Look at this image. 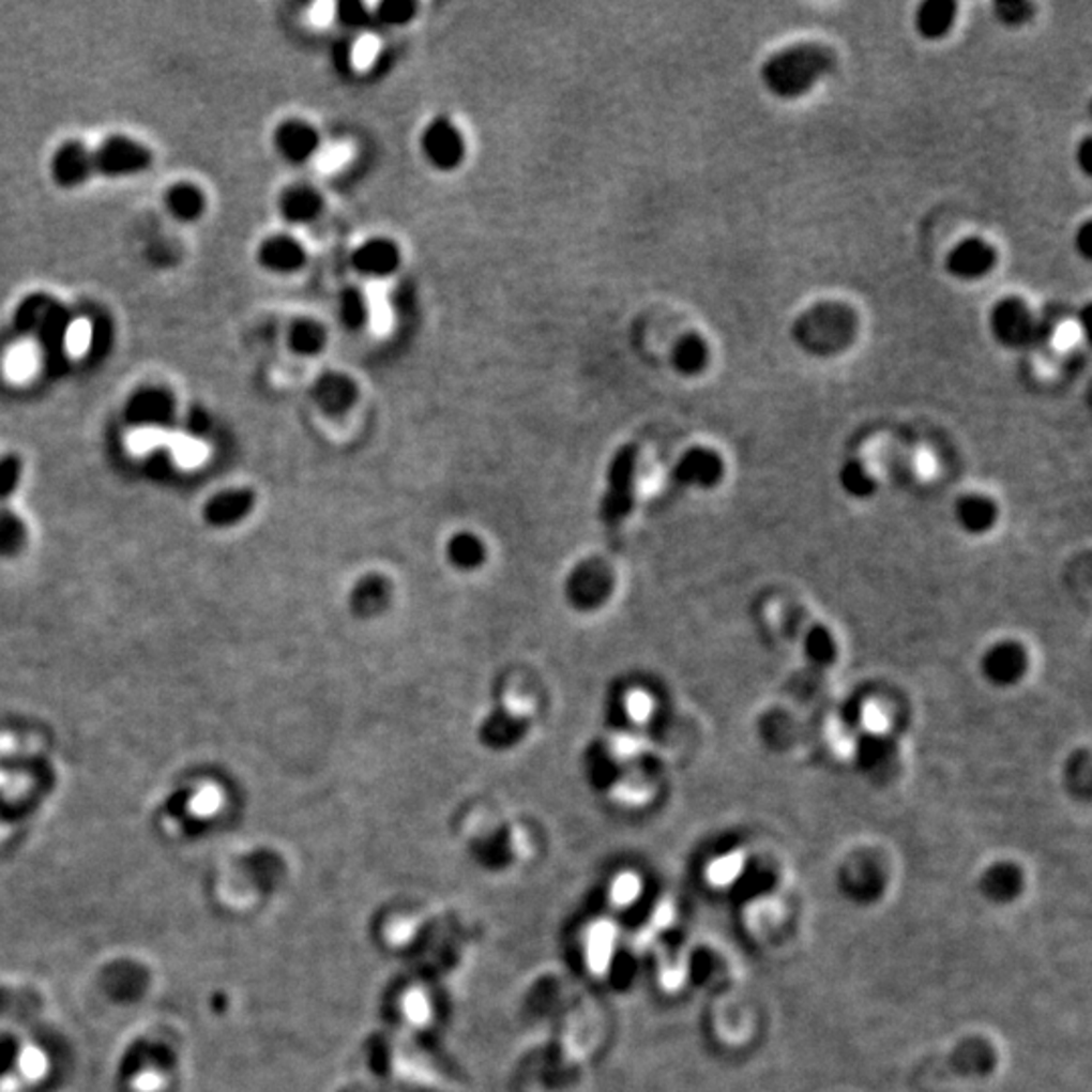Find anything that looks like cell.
<instances>
[{"label": "cell", "instance_id": "6da1fadb", "mask_svg": "<svg viewBox=\"0 0 1092 1092\" xmlns=\"http://www.w3.org/2000/svg\"><path fill=\"white\" fill-rule=\"evenodd\" d=\"M837 57L828 45L800 43L764 59L761 79L782 100H798L814 90L821 77L836 70Z\"/></svg>", "mask_w": 1092, "mask_h": 1092}, {"label": "cell", "instance_id": "7a4b0ae2", "mask_svg": "<svg viewBox=\"0 0 1092 1092\" xmlns=\"http://www.w3.org/2000/svg\"><path fill=\"white\" fill-rule=\"evenodd\" d=\"M13 324L20 334L33 336L47 354L61 359L72 336L73 314L51 293L33 291L18 302Z\"/></svg>", "mask_w": 1092, "mask_h": 1092}, {"label": "cell", "instance_id": "3957f363", "mask_svg": "<svg viewBox=\"0 0 1092 1092\" xmlns=\"http://www.w3.org/2000/svg\"><path fill=\"white\" fill-rule=\"evenodd\" d=\"M93 164L95 175H102L109 181L134 179L152 168L154 154L145 142L132 136L111 134L93 148Z\"/></svg>", "mask_w": 1092, "mask_h": 1092}, {"label": "cell", "instance_id": "277c9868", "mask_svg": "<svg viewBox=\"0 0 1092 1092\" xmlns=\"http://www.w3.org/2000/svg\"><path fill=\"white\" fill-rule=\"evenodd\" d=\"M636 468V448L621 445L607 470V488L601 502V518L605 525H618L630 514L634 504Z\"/></svg>", "mask_w": 1092, "mask_h": 1092}, {"label": "cell", "instance_id": "5b68a950", "mask_svg": "<svg viewBox=\"0 0 1092 1092\" xmlns=\"http://www.w3.org/2000/svg\"><path fill=\"white\" fill-rule=\"evenodd\" d=\"M179 418V400L163 384H142L124 403V421L136 429H168Z\"/></svg>", "mask_w": 1092, "mask_h": 1092}, {"label": "cell", "instance_id": "8992f818", "mask_svg": "<svg viewBox=\"0 0 1092 1092\" xmlns=\"http://www.w3.org/2000/svg\"><path fill=\"white\" fill-rule=\"evenodd\" d=\"M421 152L439 172H454L468 156V142L461 127L450 116H436L421 132Z\"/></svg>", "mask_w": 1092, "mask_h": 1092}, {"label": "cell", "instance_id": "52a82bcc", "mask_svg": "<svg viewBox=\"0 0 1092 1092\" xmlns=\"http://www.w3.org/2000/svg\"><path fill=\"white\" fill-rule=\"evenodd\" d=\"M991 336L1005 348H1026L1042 336V327L1021 298H1003L989 314Z\"/></svg>", "mask_w": 1092, "mask_h": 1092}, {"label": "cell", "instance_id": "ba28073f", "mask_svg": "<svg viewBox=\"0 0 1092 1092\" xmlns=\"http://www.w3.org/2000/svg\"><path fill=\"white\" fill-rule=\"evenodd\" d=\"M49 177L55 186L75 191L95 177L93 150L81 140H65L57 146L49 158Z\"/></svg>", "mask_w": 1092, "mask_h": 1092}, {"label": "cell", "instance_id": "9c48e42d", "mask_svg": "<svg viewBox=\"0 0 1092 1092\" xmlns=\"http://www.w3.org/2000/svg\"><path fill=\"white\" fill-rule=\"evenodd\" d=\"M273 148L286 163L306 164L320 152L322 136L304 118H286L273 130Z\"/></svg>", "mask_w": 1092, "mask_h": 1092}, {"label": "cell", "instance_id": "30bf717a", "mask_svg": "<svg viewBox=\"0 0 1092 1092\" xmlns=\"http://www.w3.org/2000/svg\"><path fill=\"white\" fill-rule=\"evenodd\" d=\"M255 259L259 268L266 272L273 275H291L304 270V266L308 263V249L291 233H273L257 245Z\"/></svg>", "mask_w": 1092, "mask_h": 1092}, {"label": "cell", "instance_id": "8fae6325", "mask_svg": "<svg viewBox=\"0 0 1092 1092\" xmlns=\"http://www.w3.org/2000/svg\"><path fill=\"white\" fill-rule=\"evenodd\" d=\"M403 263V252L399 243L391 237L375 236L364 239L350 255V266L357 273L373 279L389 277L399 272Z\"/></svg>", "mask_w": 1092, "mask_h": 1092}, {"label": "cell", "instance_id": "7c38bea8", "mask_svg": "<svg viewBox=\"0 0 1092 1092\" xmlns=\"http://www.w3.org/2000/svg\"><path fill=\"white\" fill-rule=\"evenodd\" d=\"M998 263V252L980 237H969L957 243L946 255V272L964 282L982 279Z\"/></svg>", "mask_w": 1092, "mask_h": 1092}, {"label": "cell", "instance_id": "4fadbf2b", "mask_svg": "<svg viewBox=\"0 0 1092 1092\" xmlns=\"http://www.w3.org/2000/svg\"><path fill=\"white\" fill-rule=\"evenodd\" d=\"M327 209L324 195L308 182L286 186L277 197V213L288 225L304 227L322 217Z\"/></svg>", "mask_w": 1092, "mask_h": 1092}, {"label": "cell", "instance_id": "5bb4252c", "mask_svg": "<svg viewBox=\"0 0 1092 1092\" xmlns=\"http://www.w3.org/2000/svg\"><path fill=\"white\" fill-rule=\"evenodd\" d=\"M359 384L343 370H327L312 384L314 403L328 415H343L359 399Z\"/></svg>", "mask_w": 1092, "mask_h": 1092}, {"label": "cell", "instance_id": "9a60e30c", "mask_svg": "<svg viewBox=\"0 0 1092 1092\" xmlns=\"http://www.w3.org/2000/svg\"><path fill=\"white\" fill-rule=\"evenodd\" d=\"M844 306H832V304H823V306H816L809 314H805L803 318H800L798 322V338L801 340H812L814 343V350H818L819 340L823 336V332H834L839 343L848 345L852 343V336L855 332V318L854 314H848L846 318H841L839 322H836L834 327H830L837 316L844 312Z\"/></svg>", "mask_w": 1092, "mask_h": 1092}, {"label": "cell", "instance_id": "2e32d148", "mask_svg": "<svg viewBox=\"0 0 1092 1092\" xmlns=\"http://www.w3.org/2000/svg\"><path fill=\"white\" fill-rule=\"evenodd\" d=\"M164 211L168 217L193 225L204 217L209 209V199L204 188L193 181H177L166 186L163 195Z\"/></svg>", "mask_w": 1092, "mask_h": 1092}, {"label": "cell", "instance_id": "e0dca14e", "mask_svg": "<svg viewBox=\"0 0 1092 1092\" xmlns=\"http://www.w3.org/2000/svg\"><path fill=\"white\" fill-rule=\"evenodd\" d=\"M723 459L721 455L707 448H692L691 452L682 455V459L676 466V475L686 484H700V486H712L723 475Z\"/></svg>", "mask_w": 1092, "mask_h": 1092}, {"label": "cell", "instance_id": "ac0fdd59", "mask_svg": "<svg viewBox=\"0 0 1092 1092\" xmlns=\"http://www.w3.org/2000/svg\"><path fill=\"white\" fill-rule=\"evenodd\" d=\"M957 18V2L927 0L916 11V31L927 41H939L951 33Z\"/></svg>", "mask_w": 1092, "mask_h": 1092}, {"label": "cell", "instance_id": "d6986e66", "mask_svg": "<svg viewBox=\"0 0 1092 1092\" xmlns=\"http://www.w3.org/2000/svg\"><path fill=\"white\" fill-rule=\"evenodd\" d=\"M528 730V721L509 710H496L486 718L480 730V739L491 748H509L518 743Z\"/></svg>", "mask_w": 1092, "mask_h": 1092}, {"label": "cell", "instance_id": "ffe728a7", "mask_svg": "<svg viewBox=\"0 0 1092 1092\" xmlns=\"http://www.w3.org/2000/svg\"><path fill=\"white\" fill-rule=\"evenodd\" d=\"M255 496L249 490H227L217 494L204 509V516L215 527H231L254 509Z\"/></svg>", "mask_w": 1092, "mask_h": 1092}, {"label": "cell", "instance_id": "44dd1931", "mask_svg": "<svg viewBox=\"0 0 1092 1092\" xmlns=\"http://www.w3.org/2000/svg\"><path fill=\"white\" fill-rule=\"evenodd\" d=\"M288 346L298 357H318L328 346V330L320 320L302 316L288 328Z\"/></svg>", "mask_w": 1092, "mask_h": 1092}, {"label": "cell", "instance_id": "7402d4cb", "mask_svg": "<svg viewBox=\"0 0 1092 1092\" xmlns=\"http://www.w3.org/2000/svg\"><path fill=\"white\" fill-rule=\"evenodd\" d=\"M710 363V348L707 338L691 332L684 334L672 348L673 368L684 377H698Z\"/></svg>", "mask_w": 1092, "mask_h": 1092}, {"label": "cell", "instance_id": "603a6c76", "mask_svg": "<svg viewBox=\"0 0 1092 1092\" xmlns=\"http://www.w3.org/2000/svg\"><path fill=\"white\" fill-rule=\"evenodd\" d=\"M338 316L346 330H361L368 324V300L361 288H343L338 295Z\"/></svg>", "mask_w": 1092, "mask_h": 1092}, {"label": "cell", "instance_id": "cb8c5ba5", "mask_svg": "<svg viewBox=\"0 0 1092 1092\" xmlns=\"http://www.w3.org/2000/svg\"><path fill=\"white\" fill-rule=\"evenodd\" d=\"M448 555H450V561L457 564L459 568H475L484 563L486 548L477 536H473L472 532H461L450 541Z\"/></svg>", "mask_w": 1092, "mask_h": 1092}, {"label": "cell", "instance_id": "d4e9b609", "mask_svg": "<svg viewBox=\"0 0 1092 1092\" xmlns=\"http://www.w3.org/2000/svg\"><path fill=\"white\" fill-rule=\"evenodd\" d=\"M419 4L413 0H382L370 15L384 27H405L418 17Z\"/></svg>", "mask_w": 1092, "mask_h": 1092}, {"label": "cell", "instance_id": "484cf974", "mask_svg": "<svg viewBox=\"0 0 1092 1092\" xmlns=\"http://www.w3.org/2000/svg\"><path fill=\"white\" fill-rule=\"evenodd\" d=\"M959 516H961V522L965 527L969 528H983L989 527L994 522V504L989 500H985L982 496H971V498H965L959 504Z\"/></svg>", "mask_w": 1092, "mask_h": 1092}, {"label": "cell", "instance_id": "4316f807", "mask_svg": "<svg viewBox=\"0 0 1092 1092\" xmlns=\"http://www.w3.org/2000/svg\"><path fill=\"white\" fill-rule=\"evenodd\" d=\"M384 601H386V582L377 579V577L364 579L354 589V607L361 611L379 609L384 605Z\"/></svg>", "mask_w": 1092, "mask_h": 1092}, {"label": "cell", "instance_id": "83f0119b", "mask_svg": "<svg viewBox=\"0 0 1092 1092\" xmlns=\"http://www.w3.org/2000/svg\"><path fill=\"white\" fill-rule=\"evenodd\" d=\"M25 543V525L11 512H0V555H13Z\"/></svg>", "mask_w": 1092, "mask_h": 1092}, {"label": "cell", "instance_id": "f1b7e54d", "mask_svg": "<svg viewBox=\"0 0 1092 1092\" xmlns=\"http://www.w3.org/2000/svg\"><path fill=\"white\" fill-rule=\"evenodd\" d=\"M996 17L1007 27H1021L1034 15V4L1023 0H1001L994 6Z\"/></svg>", "mask_w": 1092, "mask_h": 1092}, {"label": "cell", "instance_id": "f546056e", "mask_svg": "<svg viewBox=\"0 0 1092 1092\" xmlns=\"http://www.w3.org/2000/svg\"><path fill=\"white\" fill-rule=\"evenodd\" d=\"M20 473H22V464L17 455L9 454L0 457V498H6L17 490Z\"/></svg>", "mask_w": 1092, "mask_h": 1092}, {"label": "cell", "instance_id": "4dcf8cb0", "mask_svg": "<svg viewBox=\"0 0 1092 1092\" xmlns=\"http://www.w3.org/2000/svg\"><path fill=\"white\" fill-rule=\"evenodd\" d=\"M336 18L348 29H361L373 17L363 2H340L336 4Z\"/></svg>", "mask_w": 1092, "mask_h": 1092}, {"label": "cell", "instance_id": "1f68e13d", "mask_svg": "<svg viewBox=\"0 0 1092 1092\" xmlns=\"http://www.w3.org/2000/svg\"><path fill=\"white\" fill-rule=\"evenodd\" d=\"M741 866H743L741 855H725V858L716 860V862L710 866V880H712L714 884H728L730 880H734V878L739 876V873H741Z\"/></svg>", "mask_w": 1092, "mask_h": 1092}, {"label": "cell", "instance_id": "d6a6232c", "mask_svg": "<svg viewBox=\"0 0 1092 1092\" xmlns=\"http://www.w3.org/2000/svg\"><path fill=\"white\" fill-rule=\"evenodd\" d=\"M844 482H846V484H848V488H852V490L858 488V490L864 491L868 490V488L873 486L870 473L866 472V470H864V466H862V464H858V461H852V464H848V466L844 468Z\"/></svg>", "mask_w": 1092, "mask_h": 1092}, {"label": "cell", "instance_id": "836d02e7", "mask_svg": "<svg viewBox=\"0 0 1092 1092\" xmlns=\"http://www.w3.org/2000/svg\"><path fill=\"white\" fill-rule=\"evenodd\" d=\"M637 892H639V882H637L636 876L623 874L613 886V898L618 900L619 905H627L636 898Z\"/></svg>", "mask_w": 1092, "mask_h": 1092}, {"label": "cell", "instance_id": "e575fe53", "mask_svg": "<svg viewBox=\"0 0 1092 1092\" xmlns=\"http://www.w3.org/2000/svg\"><path fill=\"white\" fill-rule=\"evenodd\" d=\"M20 1066H22V1073L27 1074L29 1078H39V1076H43V1074H45V1068H47V1064H45V1056L41 1055L39 1050H27V1052L22 1055Z\"/></svg>", "mask_w": 1092, "mask_h": 1092}, {"label": "cell", "instance_id": "d590c367", "mask_svg": "<svg viewBox=\"0 0 1092 1092\" xmlns=\"http://www.w3.org/2000/svg\"><path fill=\"white\" fill-rule=\"evenodd\" d=\"M211 427V418L207 415L204 409H191L188 415H186V429L188 434L193 436H202L207 429Z\"/></svg>", "mask_w": 1092, "mask_h": 1092}, {"label": "cell", "instance_id": "8d00e7d4", "mask_svg": "<svg viewBox=\"0 0 1092 1092\" xmlns=\"http://www.w3.org/2000/svg\"><path fill=\"white\" fill-rule=\"evenodd\" d=\"M1074 243H1076V249L1078 254L1082 255L1087 261H1091L1092 257V223L1087 221L1074 237Z\"/></svg>", "mask_w": 1092, "mask_h": 1092}, {"label": "cell", "instance_id": "74e56055", "mask_svg": "<svg viewBox=\"0 0 1092 1092\" xmlns=\"http://www.w3.org/2000/svg\"><path fill=\"white\" fill-rule=\"evenodd\" d=\"M1076 163L1080 164L1082 172L1085 175H1091L1092 172V140L1091 136H1087L1080 146L1076 148Z\"/></svg>", "mask_w": 1092, "mask_h": 1092}]
</instances>
